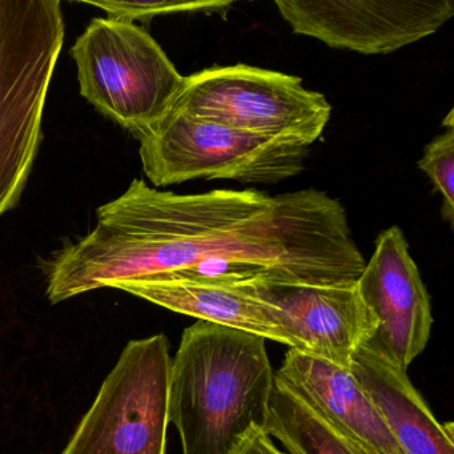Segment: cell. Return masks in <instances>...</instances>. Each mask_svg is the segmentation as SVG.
I'll list each match as a JSON object with an SVG mask.
<instances>
[{"label": "cell", "instance_id": "1", "mask_svg": "<svg viewBox=\"0 0 454 454\" xmlns=\"http://www.w3.org/2000/svg\"><path fill=\"white\" fill-rule=\"evenodd\" d=\"M97 219L55 252L71 297L148 276L328 286L357 281L366 264L342 204L313 188L180 195L135 179Z\"/></svg>", "mask_w": 454, "mask_h": 454}, {"label": "cell", "instance_id": "2", "mask_svg": "<svg viewBox=\"0 0 454 454\" xmlns=\"http://www.w3.org/2000/svg\"><path fill=\"white\" fill-rule=\"evenodd\" d=\"M273 381L262 337L207 321L185 329L168 395L183 454H233L251 427L264 429Z\"/></svg>", "mask_w": 454, "mask_h": 454}, {"label": "cell", "instance_id": "3", "mask_svg": "<svg viewBox=\"0 0 454 454\" xmlns=\"http://www.w3.org/2000/svg\"><path fill=\"white\" fill-rule=\"evenodd\" d=\"M65 36L59 0H0V217L20 204L33 171Z\"/></svg>", "mask_w": 454, "mask_h": 454}, {"label": "cell", "instance_id": "4", "mask_svg": "<svg viewBox=\"0 0 454 454\" xmlns=\"http://www.w3.org/2000/svg\"><path fill=\"white\" fill-rule=\"evenodd\" d=\"M81 95L134 137L160 121L185 76L140 26L94 18L70 51Z\"/></svg>", "mask_w": 454, "mask_h": 454}, {"label": "cell", "instance_id": "5", "mask_svg": "<svg viewBox=\"0 0 454 454\" xmlns=\"http://www.w3.org/2000/svg\"><path fill=\"white\" fill-rule=\"evenodd\" d=\"M143 171L155 187L196 179L278 184L305 169L309 147L168 111L137 135Z\"/></svg>", "mask_w": 454, "mask_h": 454}, {"label": "cell", "instance_id": "6", "mask_svg": "<svg viewBox=\"0 0 454 454\" xmlns=\"http://www.w3.org/2000/svg\"><path fill=\"white\" fill-rule=\"evenodd\" d=\"M169 111L309 147L331 119V103L297 76L254 66H214L185 76Z\"/></svg>", "mask_w": 454, "mask_h": 454}, {"label": "cell", "instance_id": "7", "mask_svg": "<svg viewBox=\"0 0 454 454\" xmlns=\"http://www.w3.org/2000/svg\"><path fill=\"white\" fill-rule=\"evenodd\" d=\"M169 342L129 341L60 454H166Z\"/></svg>", "mask_w": 454, "mask_h": 454}, {"label": "cell", "instance_id": "8", "mask_svg": "<svg viewBox=\"0 0 454 454\" xmlns=\"http://www.w3.org/2000/svg\"><path fill=\"white\" fill-rule=\"evenodd\" d=\"M297 35L332 49L392 54L440 30L454 15L453 0H278Z\"/></svg>", "mask_w": 454, "mask_h": 454}, {"label": "cell", "instance_id": "9", "mask_svg": "<svg viewBox=\"0 0 454 454\" xmlns=\"http://www.w3.org/2000/svg\"><path fill=\"white\" fill-rule=\"evenodd\" d=\"M357 286L377 320L369 344L406 371L429 341L433 315L427 286L397 225L380 233Z\"/></svg>", "mask_w": 454, "mask_h": 454}, {"label": "cell", "instance_id": "10", "mask_svg": "<svg viewBox=\"0 0 454 454\" xmlns=\"http://www.w3.org/2000/svg\"><path fill=\"white\" fill-rule=\"evenodd\" d=\"M260 299L283 312L289 333L304 353L349 371L356 350L373 336L377 320L358 291L357 281L307 286L254 278Z\"/></svg>", "mask_w": 454, "mask_h": 454}, {"label": "cell", "instance_id": "11", "mask_svg": "<svg viewBox=\"0 0 454 454\" xmlns=\"http://www.w3.org/2000/svg\"><path fill=\"white\" fill-rule=\"evenodd\" d=\"M251 281L148 276L116 281L108 288L121 289L199 321L248 332L286 345L289 349L304 352L299 340L289 333L283 312L260 299L252 289Z\"/></svg>", "mask_w": 454, "mask_h": 454}, {"label": "cell", "instance_id": "12", "mask_svg": "<svg viewBox=\"0 0 454 454\" xmlns=\"http://www.w3.org/2000/svg\"><path fill=\"white\" fill-rule=\"evenodd\" d=\"M350 373L406 454H454V424H441L406 371L373 345H361Z\"/></svg>", "mask_w": 454, "mask_h": 454}, {"label": "cell", "instance_id": "13", "mask_svg": "<svg viewBox=\"0 0 454 454\" xmlns=\"http://www.w3.org/2000/svg\"><path fill=\"white\" fill-rule=\"evenodd\" d=\"M275 373L372 454H406L349 371L288 349Z\"/></svg>", "mask_w": 454, "mask_h": 454}, {"label": "cell", "instance_id": "14", "mask_svg": "<svg viewBox=\"0 0 454 454\" xmlns=\"http://www.w3.org/2000/svg\"><path fill=\"white\" fill-rule=\"evenodd\" d=\"M264 430L288 454H372L276 373Z\"/></svg>", "mask_w": 454, "mask_h": 454}, {"label": "cell", "instance_id": "15", "mask_svg": "<svg viewBox=\"0 0 454 454\" xmlns=\"http://www.w3.org/2000/svg\"><path fill=\"white\" fill-rule=\"evenodd\" d=\"M429 177L434 190L442 198L441 216L443 222H454V126L446 127L443 134L435 137L425 147L424 155L417 163Z\"/></svg>", "mask_w": 454, "mask_h": 454}, {"label": "cell", "instance_id": "16", "mask_svg": "<svg viewBox=\"0 0 454 454\" xmlns=\"http://www.w3.org/2000/svg\"><path fill=\"white\" fill-rule=\"evenodd\" d=\"M99 7L107 12L108 18L127 20H150L159 15L184 14V12H220L231 9L230 2H180V0H160V2H84Z\"/></svg>", "mask_w": 454, "mask_h": 454}, {"label": "cell", "instance_id": "17", "mask_svg": "<svg viewBox=\"0 0 454 454\" xmlns=\"http://www.w3.org/2000/svg\"><path fill=\"white\" fill-rule=\"evenodd\" d=\"M233 454H288L273 443L272 437L262 427H254L241 438Z\"/></svg>", "mask_w": 454, "mask_h": 454}]
</instances>
